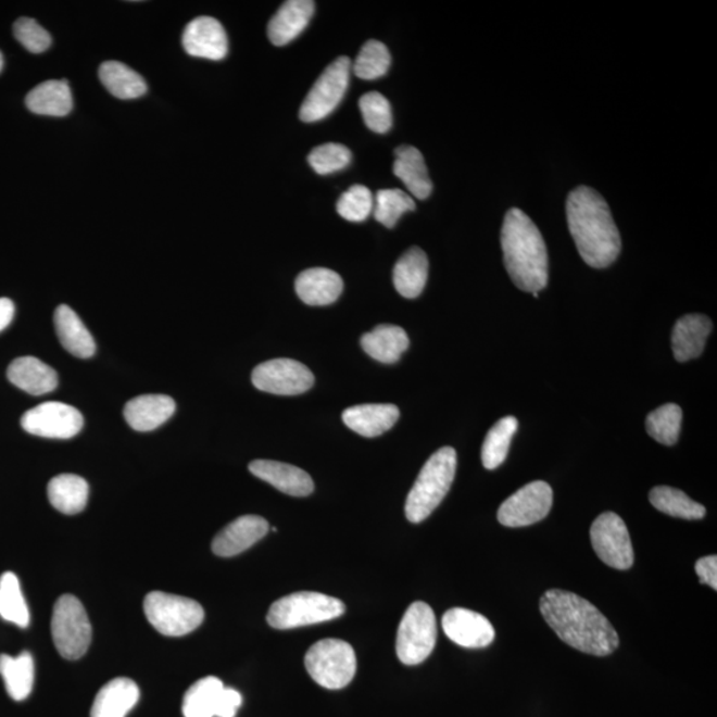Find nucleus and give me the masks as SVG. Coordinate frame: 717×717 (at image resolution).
Wrapping results in <instances>:
<instances>
[{
	"mask_svg": "<svg viewBox=\"0 0 717 717\" xmlns=\"http://www.w3.org/2000/svg\"><path fill=\"white\" fill-rule=\"evenodd\" d=\"M14 35L17 41L29 52L41 53L51 47V35L32 17H21L14 24Z\"/></svg>",
	"mask_w": 717,
	"mask_h": 717,
	"instance_id": "44",
	"label": "nucleus"
},
{
	"mask_svg": "<svg viewBox=\"0 0 717 717\" xmlns=\"http://www.w3.org/2000/svg\"><path fill=\"white\" fill-rule=\"evenodd\" d=\"M140 699L139 687L128 678L106 683L96 696L91 717H125Z\"/></svg>",
	"mask_w": 717,
	"mask_h": 717,
	"instance_id": "26",
	"label": "nucleus"
},
{
	"mask_svg": "<svg viewBox=\"0 0 717 717\" xmlns=\"http://www.w3.org/2000/svg\"><path fill=\"white\" fill-rule=\"evenodd\" d=\"M553 506V489L534 481L517 490L500 506L498 518L507 528H523L542 521Z\"/></svg>",
	"mask_w": 717,
	"mask_h": 717,
	"instance_id": "13",
	"label": "nucleus"
},
{
	"mask_svg": "<svg viewBox=\"0 0 717 717\" xmlns=\"http://www.w3.org/2000/svg\"><path fill=\"white\" fill-rule=\"evenodd\" d=\"M695 570L699 579L709 588L717 590V557L716 555H708V557L701 558L696 562Z\"/></svg>",
	"mask_w": 717,
	"mask_h": 717,
	"instance_id": "46",
	"label": "nucleus"
},
{
	"mask_svg": "<svg viewBox=\"0 0 717 717\" xmlns=\"http://www.w3.org/2000/svg\"><path fill=\"white\" fill-rule=\"evenodd\" d=\"M361 344L366 354L375 361L393 364L408 349L410 339L402 327L380 325L376 326L373 331L364 334Z\"/></svg>",
	"mask_w": 717,
	"mask_h": 717,
	"instance_id": "27",
	"label": "nucleus"
},
{
	"mask_svg": "<svg viewBox=\"0 0 717 717\" xmlns=\"http://www.w3.org/2000/svg\"><path fill=\"white\" fill-rule=\"evenodd\" d=\"M591 545L598 557L609 567L629 570L633 564V549L627 526L618 514H601L591 525Z\"/></svg>",
	"mask_w": 717,
	"mask_h": 717,
	"instance_id": "11",
	"label": "nucleus"
},
{
	"mask_svg": "<svg viewBox=\"0 0 717 717\" xmlns=\"http://www.w3.org/2000/svg\"><path fill=\"white\" fill-rule=\"evenodd\" d=\"M504 263L513 284L525 292H540L549 280L546 243L540 229L517 207L507 211L501 229Z\"/></svg>",
	"mask_w": 717,
	"mask_h": 717,
	"instance_id": "3",
	"label": "nucleus"
},
{
	"mask_svg": "<svg viewBox=\"0 0 717 717\" xmlns=\"http://www.w3.org/2000/svg\"><path fill=\"white\" fill-rule=\"evenodd\" d=\"M99 76L108 92L117 99H139L147 92V84L136 71L120 62L101 64Z\"/></svg>",
	"mask_w": 717,
	"mask_h": 717,
	"instance_id": "33",
	"label": "nucleus"
},
{
	"mask_svg": "<svg viewBox=\"0 0 717 717\" xmlns=\"http://www.w3.org/2000/svg\"><path fill=\"white\" fill-rule=\"evenodd\" d=\"M55 328L60 343L72 355L88 358L95 355L96 343L91 332L74 310L62 304L55 311Z\"/></svg>",
	"mask_w": 717,
	"mask_h": 717,
	"instance_id": "29",
	"label": "nucleus"
},
{
	"mask_svg": "<svg viewBox=\"0 0 717 717\" xmlns=\"http://www.w3.org/2000/svg\"><path fill=\"white\" fill-rule=\"evenodd\" d=\"M295 290L309 306H327L342 294L343 279L330 268H309L298 275Z\"/></svg>",
	"mask_w": 717,
	"mask_h": 717,
	"instance_id": "20",
	"label": "nucleus"
},
{
	"mask_svg": "<svg viewBox=\"0 0 717 717\" xmlns=\"http://www.w3.org/2000/svg\"><path fill=\"white\" fill-rule=\"evenodd\" d=\"M249 470L280 492L294 498H306L314 492L313 478L298 466L272 462V460H255L250 463Z\"/></svg>",
	"mask_w": 717,
	"mask_h": 717,
	"instance_id": "18",
	"label": "nucleus"
},
{
	"mask_svg": "<svg viewBox=\"0 0 717 717\" xmlns=\"http://www.w3.org/2000/svg\"><path fill=\"white\" fill-rule=\"evenodd\" d=\"M15 306L14 302L9 298H0V331L10 325L14 319Z\"/></svg>",
	"mask_w": 717,
	"mask_h": 717,
	"instance_id": "47",
	"label": "nucleus"
},
{
	"mask_svg": "<svg viewBox=\"0 0 717 717\" xmlns=\"http://www.w3.org/2000/svg\"><path fill=\"white\" fill-rule=\"evenodd\" d=\"M518 422L516 417L507 416L501 418L489 429L486 441H483L481 460L487 469L493 470L505 462L510 452L511 441L517 432Z\"/></svg>",
	"mask_w": 717,
	"mask_h": 717,
	"instance_id": "35",
	"label": "nucleus"
},
{
	"mask_svg": "<svg viewBox=\"0 0 717 717\" xmlns=\"http://www.w3.org/2000/svg\"><path fill=\"white\" fill-rule=\"evenodd\" d=\"M442 630L452 642L465 649L488 647L494 641L492 624L468 608H451L442 617Z\"/></svg>",
	"mask_w": 717,
	"mask_h": 717,
	"instance_id": "15",
	"label": "nucleus"
},
{
	"mask_svg": "<svg viewBox=\"0 0 717 717\" xmlns=\"http://www.w3.org/2000/svg\"><path fill=\"white\" fill-rule=\"evenodd\" d=\"M8 378L12 385L35 397L55 390L59 382L56 370L34 356L15 358L8 369Z\"/></svg>",
	"mask_w": 717,
	"mask_h": 717,
	"instance_id": "24",
	"label": "nucleus"
},
{
	"mask_svg": "<svg viewBox=\"0 0 717 717\" xmlns=\"http://www.w3.org/2000/svg\"><path fill=\"white\" fill-rule=\"evenodd\" d=\"M149 624L166 637H183L199 629L205 612L199 602L189 598L152 591L143 601Z\"/></svg>",
	"mask_w": 717,
	"mask_h": 717,
	"instance_id": "7",
	"label": "nucleus"
},
{
	"mask_svg": "<svg viewBox=\"0 0 717 717\" xmlns=\"http://www.w3.org/2000/svg\"><path fill=\"white\" fill-rule=\"evenodd\" d=\"M681 418L683 411L678 404H665L651 412L645 420V428L651 438L663 445L671 446L678 442Z\"/></svg>",
	"mask_w": 717,
	"mask_h": 717,
	"instance_id": "38",
	"label": "nucleus"
},
{
	"mask_svg": "<svg viewBox=\"0 0 717 717\" xmlns=\"http://www.w3.org/2000/svg\"><path fill=\"white\" fill-rule=\"evenodd\" d=\"M567 224L589 266L606 268L618 259L620 235L603 197L589 187L574 189L566 201Z\"/></svg>",
	"mask_w": 717,
	"mask_h": 717,
	"instance_id": "2",
	"label": "nucleus"
},
{
	"mask_svg": "<svg viewBox=\"0 0 717 717\" xmlns=\"http://www.w3.org/2000/svg\"><path fill=\"white\" fill-rule=\"evenodd\" d=\"M400 411L393 404H362L343 412L347 427L364 438H376L390 430L399 420Z\"/></svg>",
	"mask_w": 717,
	"mask_h": 717,
	"instance_id": "22",
	"label": "nucleus"
},
{
	"mask_svg": "<svg viewBox=\"0 0 717 717\" xmlns=\"http://www.w3.org/2000/svg\"><path fill=\"white\" fill-rule=\"evenodd\" d=\"M428 267V256L420 248L406 250L393 268L394 289L404 298H417L427 285Z\"/></svg>",
	"mask_w": 717,
	"mask_h": 717,
	"instance_id": "28",
	"label": "nucleus"
},
{
	"mask_svg": "<svg viewBox=\"0 0 717 717\" xmlns=\"http://www.w3.org/2000/svg\"><path fill=\"white\" fill-rule=\"evenodd\" d=\"M438 639V625L433 609L427 603L415 602L400 621L397 653L405 666L420 665L432 654Z\"/></svg>",
	"mask_w": 717,
	"mask_h": 717,
	"instance_id": "9",
	"label": "nucleus"
},
{
	"mask_svg": "<svg viewBox=\"0 0 717 717\" xmlns=\"http://www.w3.org/2000/svg\"><path fill=\"white\" fill-rule=\"evenodd\" d=\"M242 705V695L236 690L226 689L221 691L218 697L217 708H215V716L217 717H236L237 710Z\"/></svg>",
	"mask_w": 717,
	"mask_h": 717,
	"instance_id": "45",
	"label": "nucleus"
},
{
	"mask_svg": "<svg viewBox=\"0 0 717 717\" xmlns=\"http://www.w3.org/2000/svg\"><path fill=\"white\" fill-rule=\"evenodd\" d=\"M543 619L570 647L606 656L618 649L619 638L609 620L584 598L569 591L549 590L542 595Z\"/></svg>",
	"mask_w": 717,
	"mask_h": 717,
	"instance_id": "1",
	"label": "nucleus"
},
{
	"mask_svg": "<svg viewBox=\"0 0 717 717\" xmlns=\"http://www.w3.org/2000/svg\"><path fill=\"white\" fill-rule=\"evenodd\" d=\"M176 412V403L166 394H142L129 400L124 408L125 420L139 432L163 426Z\"/></svg>",
	"mask_w": 717,
	"mask_h": 717,
	"instance_id": "21",
	"label": "nucleus"
},
{
	"mask_svg": "<svg viewBox=\"0 0 717 717\" xmlns=\"http://www.w3.org/2000/svg\"><path fill=\"white\" fill-rule=\"evenodd\" d=\"M251 381L260 391L294 397L307 392L314 386L315 378L304 364L282 357L256 366Z\"/></svg>",
	"mask_w": 717,
	"mask_h": 717,
	"instance_id": "12",
	"label": "nucleus"
},
{
	"mask_svg": "<svg viewBox=\"0 0 717 717\" xmlns=\"http://www.w3.org/2000/svg\"><path fill=\"white\" fill-rule=\"evenodd\" d=\"M374 211V197L364 185H354L345 191L337 203V212L350 223H363Z\"/></svg>",
	"mask_w": 717,
	"mask_h": 717,
	"instance_id": "42",
	"label": "nucleus"
},
{
	"mask_svg": "<svg viewBox=\"0 0 717 717\" xmlns=\"http://www.w3.org/2000/svg\"><path fill=\"white\" fill-rule=\"evenodd\" d=\"M391 67V53L378 40H368L352 65L355 76L362 80H376L385 76Z\"/></svg>",
	"mask_w": 717,
	"mask_h": 717,
	"instance_id": "40",
	"label": "nucleus"
},
{
	"mask_svg": "<svg viewBox=\"0 0 717 717\" xmlns=\"http://www.w3.org/2000/svg\"><path fill=\"white\" fill-rule=\"evenodd\" d=\"M268 523L260 516L238 517L214 537L212 549L218 557H235L267 534Z\"/></svg>",
	"mask_w": 717,
	"mask_h": 717,
	"instance_id": "17",
	"label": "nucleus"
},
{
	"mask_svg": "<svg viewBox=\"0 0 717 717\" xmlns=\"http://www.w3.org/2000/svg\"><path fill=\"white\" fill-rule=\"evenodd\" d=\"M3 63H4L3 62V55H2V52H0V71H2V68H3Z\"/></svg>",
	"mask_w": 717,
	"mask_h": 717,
	"instance_id": "48",
	"label": "nucleus"
},
{
	"mask_svg": "<svg viewBox=\"0 0 717 717\" xmlns=\"http://www.w3.org/2000/svg\"><path fill=\"white\" fill-rule=\"evenodd\" d=\"M26 104L36 115L67 116L74 105L68 81L47 80L39 84L28 93Z\"/></svg>",
	"mask_w": 717,
	"mask_h": 717,
	"instance_id": "30",
	"label": "nucleus"
},
{
	"mask_svg": "<svg viewBox=\"0 0 717 717\" xmlns=\"http://www.w3.org/2000/svg\"><path fill=\"white\" fill-rule=\"evenodd\" d=\"M224 683L218 678L206 677L196 681L185 693L183 714L185 717H214Z\"/></svg>",
	"mask_w": 717,
	"mask_h": 717,
	"instance_id": "34",
	"label": "nucleus"
},
{
	"mask_svg": "<svg viewBox=\"0 0 717 717\" xmlns=\"http://www.w3.org/2000/svg\"><path fill=\"white\" fill-rule=\"evenodd\" d=\"M0 675L11 699L22 702L33 691L35 665L33 655L24 651L17 656L0 655Z\"/></svg>",
	"mask_w": 717,
	"mask_h": 717,
	"instance_id": "32",
	"label": "nucleus"
},
{
	"mask_svg": "<svg viewBox=\"0 0 717 717\" xmlns=\"http://www.w3.org/2000/svg\"><path fill=\"white\" fill-rule=\"evenodd\" d=\"M314 11L315 3L311 0H289V2H285L268 23V39L277 47L289 45L309 26Z\"/></svg>",
	"mask_w": 717,
	"mask_h": 717,
	"instance_id": "19",
	"label": "nucleus"
},
{
	"mask_svg": "<svg viewBox=\"0 0 717 717\" xmlns=\"http://www.w3.org/2000/svg\"><path fill=\"white\" fill-rule=\"evenodd\" d=\"M352 154L342 143L327 142L316 147L309 154V164L320 176L345 169L350 165Z\"/></svg>",
	"mask_w": 717,
	"mask_h": 717,
	"instance_id": "41",
	"label": "nucleus"
},
{
	"mask_svg": "<svg viewBox=\"0 0 717 717\" xmlns=\"http://www.w3.org/2000/svg\"><path fill=\"white\" fill-rule=\"evenodd\" d=\"M0 617L22 629L29 625L28 606L14 573L8 571L0 577Z\"/></svg>",
	"mask_w": 717,
	"mask_h": 717,
	"instance_id": "37",
	"label": "nucleus"
},
{
	"mask_svg": "<svg viewBox=\"0 0 717 717\" xmlns=\"http://www.w3.org/2000/svg\"><path fill=\"white\" fill-rule=\"evenodd\" d=\"M304 666L310 677L323 689H344L356 674L355 651L340 639H323L311 645L304 656Z\"/></svg>",
	"mask_w": 717,
	"mask_h": 717,
	"instance_id": "6",
	"label": "nucleus"
},
{
	"mask_svg": "<svg viewBox=\"0 0 717 717\" xmlns=\"http://www.w3.org/2000/svg\"><path fill=\"white\" fill-rule=\"evenodd\" d=\"M344 603L338 598L313 591H301L274 602L267 614V624L277 630L323 624L342 617Z\"/></svg>",
	"mask_w": 717,
	"mask_h": 717,
	"instance_id": "5",
	"label": "nucleus"
},
{
	"mask_svg": "<svg viewBox=\"0 0 717 717\" xmlns=\"http://www.w3.org/2000/svg\"><path fill=\"white\" fill-rule=\"evenodd\" d=\"M393 173L402 179L410 193L417 200H427L433 190L426 161L415 147L402 146L394 149Z\"/></svg>",
	"mask_w": 717,
	"mask_h": 717,
	"instance_id": "25",
	"label": "nucleus"
},
{
	"mask_svg": "<svg viewBox=\"0 0 717 717\" xmlns=\"http://www.w3.org/2000/svg\"><path fill=\"white\" fill-rule=\"evenodd\" d=\"M457 454L452 446L441 448L429 457L405 502V516L412 524L423 523L441 504L452 487Z\"/></svg>",
	"mask_w": 717,
	"mask_h": 717,
	"instance_id": "4",
	"label": "nucleus"
},
{
	"mask_svg": "<svg viewBox=\"0 0 717 717\" xmlns=\"http://www.w3.org/2000/svg\"><path fill=\"white\" fill-rule=\"evenodd\" d=\"M650 502L657 511L668 516L683 519H702L705 507L691 500L679 489L671 487H656L650 492Z\"/></svg>",
	"mask_w": 717,
	"mask_h": 717,
	"instance_id": "36",
	"label": "nucleus"
},
{
	"mask_svg": "<svg viewBox=\"0 0 717 717\" xmlns=\"http://www.w3.org/2000/svg\"><path fill=\"white\" fill-rule=\"evenodd\" d=\"M351 60L340 56L323 71L304 99L299 117L304 123L320 122L337 110L350 84Z\"/></svg>",
	"mask_w": 717,
	"mask_h": 717,
	"instance_id": "10",
	"label": "nucleus"
},
{
	"mask_svg": "<svg viewBox=\"0 0 717 717\" xmlns=\"http://www.w3.org/2000/svg\"><path fill=\"white\" fill-rule=\"evenodd\" d=\"M21 424L27 433L39 438L71 439L80 432L84 418L75 406L48 402L27 411Z\"/></svg>",
	"mask_w": 717,
	"mask_h": 717,
	"instance_id": "14",
	"label": "nucleus"
},
{
	"mask_svg": "<svg viewBox=\"0 0 717 717\" xmlns=\"http://www.w3.org/2000/svg\"><path fill=\"white\" fill-rule=\"evenodd\" d=\"M183 46L190 56L209 60H223L229 51L223 24L211 16L197 17L185 27Z\"/></svg>",
	"mask_w": 717,
	"mask_h": 717,
	"instance_id": "16",
	"label": "nucleus"
},
{
	"mask_svg": "<svg viewBox=\"0 0 717 717\" xmlns=\"http://www.w3.org/2000/svg\"><path fill=\"white\" fill-rule=\"evenodd\" d=\"M364 123L375 134H387L392 128V108L390 101L379 92H369L358 100Z\"/></svg>",
	"mask_w": 717,
	"mask_h": 717,
	"instance_id": "43",
	"label": "nucleus"
},
{
	"mask_svg": "<svg viewBox=\"0 0 717 717\" xmlns=\"http://www.w3.org/2000/svg\"><path fill=\"white\" fill-rule=\"evenodd\" d=\"M47 493L56 511L74 516L87 506L89 487L80 476L59 475L48 483Z\"/></svg>",
	"mask_w": 717,
	"mask_h": 717,
	"instance_id": "31",
	"label": "nucleus"
},
{
	"mask_svg": "<svg viewBox=\"0 0 717 717\" xmlns=\"http://www.w3.org/2000/svg\"><path fill=\"white\" fill-rule=\"evenodd\" d=\"M51 631L58 653L64 659L76 661L87 653L92 639L91 621L76 596H60L53 607Z\"/></svg>",
	"mask_w": 717,
	"mask_h": 717,
	"instance_id": "8",
	"label": "nucleus"
},
{
	"mask_svg": "<svg viewBox=\"0 0 717 717\" xmlns=\"http://www.w3.org/2000/svg\"><path fill=\"white\" fill-rule=\"evenodd\" d=\"M713 331V322L702 314H689L680 318L672 330V351L678 362L684 363L702 355Z\"/></svg>",
	"mask_w": 717,
	"mask_h": 717,
	"instance_id": "23",
	"label": "nucleus"
},
{
	"mask_svg": "<svg viewBox=\"0 0 717 717\" xmlns=\"http://www.w3.org/2000/svg\"><path fill=\"white\" fill-rule=\"evenodd\" d=\"M416 203L408 193L400 189H381L374 203L375 219L392 229L406 212H414Z\"/></svg>",
	"mask_w": 717,
	"mask_h": 717,
	"instance_id": "39",
	"label": "nucleus"
}]
</instances>
